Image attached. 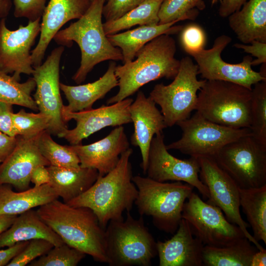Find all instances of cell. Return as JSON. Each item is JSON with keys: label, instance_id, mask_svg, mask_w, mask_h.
I'll use <instances>...</instances> for the list:
<instances>
[{"label": "cell", "instance_id": "6da1fadb", "mask_svg": "<svg viewBox=\"0 0 266 266\" xmlns=\"http://www.w3.org/2000/svg\"><path fill=\"white\" fill-rule=\"evenodd\" d=\"M39 217L66 244L100 263H108L105 229L86 207H74L58 199L36 210Z\"/></svg>", "mask_w": 266, "mask_h": 266}, {"label": "cell", "instance_id": "7a4b0ae2", "mask_svg": "<svg viewBox=\"0 0 266 266\" xmlns=\"http://www.w3.org/2000/svg\"><path fill=\"white\" fill-rule=\"evenodd\" d=\"M133 152L129 148L123 152L114 168L103 176L98 177L88 190L66 203L90 208L104 229L111 220L124 218L123 212H130L138 194L132 181L130 159Z\"/></svg>", "mask_w": 266, "mask_h": 266}, {"label": "cell", "instance_id": "3957f363", "mask_svg": "<svg viewBox=\"0 0 266 266\" xmlns=\"http://www.w3.org/2000/svg\"><path fill=\"white\" fill-rule=\"evenodd\" d=\"M176 45L169 34L159 35L143 46L135 60L116 66L115 70L119 91L107 100V104L122 100L134 94L151 81L162 78L173 79L180 66L175 57Z\"/></svg>", "mask_w": 266, "mask_h": 266}, {"label": "cell", "instance_id": "277c9868", "mask_svg": "<svg viewBox=\"0 0 266 266\" xmlns=\"http://www.w3.org/2000/svg\"><path fill=\"white\" fill-rule=\"evenodd\" d=\"M105 0H93L86 12L77 21L60 30L53 39L59 45L71 47L75 42L81 51L80 65L72 77L79 84L100 63L123 61L121 50L109 41L104 31L102 15Z\"/></svg>", "mask_w": 266, "mask_h": 266}, {"label": "cell", "instance_id": "5b68a950", "mask_svg": "<svg viewBox=\"0 0 266 266\" xmlns=\"http://www.w3.org/2000/svg\"><path fill=\"white\" fill-rule=\"evenodd\" d=\"M132 181L138 191L134 204L140 216H151L158 229L173 234L194 187L180 181L159 182L139 175L133 176Z\"/></svg>", "mask_w": 266, "mask_h": 266}, {"label": "cell", "instance_id": "8992f818", "mask_svg": "<svg viewBox=\"0 0 266 266\" xmlns=\"http://www.w3.org/2000/svg\"><path fill=\"white\" fill-rule=\"evenodd\" d=\"M252 92L240 85L206 80L198 94L196 110L205 119L234 129L250 128Z\"/></svg>", "mask_w": 266, "mask_h": 266}, {"label": "cell", "instance_id": "52a82bcc", "mask_svg": "<svg viewBox=\"0 0 266 266\" xmlns=\"http://www.w3.org/2000/svg\"><path fill=\"white\" fill-rule=\"evenodd\" d=\"M111 220L105 229L106 252L110 266H150L157 254L156 242L142 216Z\"/></svg>", "mask_w": 266, "mask_h": 266}, {"label": "cell", "instance_id": "ba28073f", "mask_svg": "<svg viewBox=\"0 0 266 266\" xmlns=\"http://www.w3.org/2000/svg\"><path fill=\"white\" fill-rule=\"evenodd\" d=\"M198 74V66L192 58L183 57L173 81L168 85L157 84L150 93L149 97L160 106L167 127L189 118L196 109L197 93L206 80H199Z\"/></svg>", "mask_w": 266, "mask_h": 266}, {"label": "cell", "instance_id": "9c48e42d", "mask_svg": "<svg viewBox=\"0 0 266 266\" xmlns=\"http://www.w3.org/2000/svg\"><path fill=\"white\" fill-rule=\"evenodd\" d=\"M213 158L239 188L266 185V146L252 135L228 143Z\"/></svg>", "mask_w": 266, "mask_h": 266}, {"label": "cell", "instance_id": "30bf717a", "mask_svg": "<svg viewBox=\"0 0 266 266\" xmlns=\"http://www.w3.org/2000/svg\"><path fill=\"white\" fill-rule=\"evenodd\" d=\"M182 131L179 140L166 145L190 157H213L221 148L238 138L252 135L249 128L234 129L212 122L198 112L176 123Z\"/></svg>", "mask_w": 266, "mask_h": 266}, {"label": "cell", "instance_id": "8fae6325", "mask_svg": "<svg viewBox=\"0 0 266 266\" xmlns=\"http://www.w3.org/2000/svg\"><path fill=\"white\" fill-rule=\"evenodd\" d=\"M182 218L188 222L193 234L204 245L221 247L245 237L241 229L230 222L219 207L203 201L193 192L184 203Z\"/></svg>", "mask_w": 266, "mask_h": 266}, {"label": "cell", "instance_id": "7c38bea8", "mask_svg": "<svg viewBox=\"0 0 266 266\" xmlns=\"http://www.w3.org/2000/svg\"><path fill=\"white\" fill-rule=\"evenodd\" d=\"M199 177L207 187L209 197L206 202L219 207L227 219L238 226L245 236L259 250L265 248L248 232L249 225L242 219L240 212L239 187L212 157H199Z\"/></svg>", "mask_w": 266, "mask_h": 266}, {"label": "cell", "instance_id": "4fadbf2b", "mask_svg": "<svg viewBox=\"0 0 266 266\" xmlns=\"http://www.w3.org/2000/svg\"><path fill=\"white\" fill-rule=\"evenodd\" d=\"M231 41L230 36L222 34L215 38L211 48L189 54L195 60L202 78L230 82L252 90L253 85L266 80V77L252 69L253 59L250 55L244 57L238 64H230L222 59L221 53Z\"/></svg>", "mask_w": 266, "mask_h": 266}, {"label": "cell", "instance_id": "5bb4252c", "mask_svg": "<svg viewBox=\"0 0 266 266\" xmlns=\"http://www.w3.org/2000/svg\"><path fill=\"white\" fill-rule=\"evenodd\" d=\"M65 50L60 45L54 49L45 61L33 67V78L36 83L33 99L40 112L49 119L47 131L58 135L67 129L62 117L63 106L60 94V64Z\"/></svg>", "mask_w": 266, "mask_h": 266}, {"label": "cell", "instance_id": "9a60e30c", "mask_svg": "<svg viewBox=\"0 0 266 266\" xmlns=\"http://www.w3.org/2000/svg\"><path fill=\"white\" fill-rule=\"evenodd\" d=\"M200 170L198 158L181 160L174 157L166 148L163 132L155 135L149 152L147 177L159 182H184L196 188L203 199L207 200L208 190L200 178Z\"/></svg>", "mask_w": 266, "mask_h": 266}, {"label": "cell", "instance_id": "2e32d148", "mask_svg": "<svg viewBox=\"0 0 266 266\" xmlns=\"http://www.w3.org/2000/svg\"><path fill=\"white\" fill-rule=\"evenodd\" d=\"M41 18L20 25L15 30L6 26L5 18L0 21V71L20 81L22 74H32L31 49L40 34Z\"/></svg>", "mask_w": 266, "mask_h": 266}, {"label": "cell", "instance_id": "e0dca14e", "mask_svg": "<svg viewBox=\"0 0 266 266\" xmlns=\"http://www.w3.org/2000/svg\"><path fill=\"white\" fill-rule=\"evenodd\" d=\"M126 98L111 105H102L96 109L78 112L62 110V117L65 122L72 119L76 123V127L68 129L58 136L66 139L71 145L79 144L82 140L92 134L106 127L122 126L132 122L129 111L133 101Z\"/></svg>", "mask_w": 266, "mask_h": 266}, {"label": "cell", "instance_id": "ac0fdd59", "mask_svg": "<svg viewBox=\"0 0 266 266\" xmlns=\"http://www.w3.org/2000/svg\"><path fill=\"white\" fill-rule=\"evenodd\" d=\"M17 142L11 153L0 164V185H12L18 191L30 188L31 176L39 166L50 163L40 153L37 136L25 138L18 135Z\"/></svg>", "mask_w": 266, "mask_h": 266}, {"label": "cell", "instance_id": "d6986e66", "mask_svg": "<svg viewBox=\"0 0 266 266\" xmlns=\"http://www.w3.org/2000/svg\"><path fill=\"white\" fill-rule=\"evenodd\" d=\"M68 146L78 156L81 167L96 169L99 177H101L115 168L121 155L130 148V143L124 128L120 126L95 142Z\"/></svg>", "mask_w": 266, "mask_h": 266}, {"label": "cell", "instance_id": "ffe728a7", "mask_svg": "<svg viewBox=\"0 0 266 266\" xmlns=\"http://www.w3.org/2000/svg\"><path fill=\"white\" fill-rule=\"evenodd\" d=\"M90 4L89 0H49L41 18L38 43L31 51L33 67L42 64L49 44L61 28L68 21L80 18Z\"/></svg>", "mask_w": 266, "mask_h": 266}, {"label": "cell", "instance_id": "44dd1931", "mask_svg": "<svg viewBox=\"0 0 266 266\" xmlns=\"http://www.w3.org/2000/svg\"><path fill=\"white\" fill-rule=\"evenodd\" d=\"M156 105L149 96L147 97L140 91L129 108L132 122L134 126L131 141L133 145L138 147L140 150L141 166L145 174L152 140L155 135L162 133L163 129L167 127L161 111Z\"/></svg>", "mask_w": 266, "mask_h": 266}, {"label": "cell", "instance_id": "7402d4cb", "mask_svg": "<svg viewBox=\"0 0 266 266\" xmlns=\"http://www.w3.org/2000/svg\"><path fill=\"white\" fill-rule=\"evenodd\" d=\"M204 245L182 218L173 236L156 242L160 266H202Z\"/></svg>", "mask_w": 266, "mask_h": 266}, {"label": "cell", "instance_id": "603a6c76", "mask_svg": "<svg viewBox=\"0 0 266 266\" xmlns=\"http://www.w3.org/2000/svg\"><path fill=\"white\" fill-rule=\"evenodd\" d=\"M116 63H109L105 73L98 80L83 85L70 86L60 83V87L68 101L62 110L78 112L92 109L93 104L103 98L113 88L118 85L115 73Z\"/></svg>", "mask_w": 266, "mask_h": 266}, {"label": "cell", "instance_id": "cb8c5ba5", "mask_svg": "<svg viewBox=\"0 0 266 266\" xmlns=\"http://www.w3.org/2000/svg\"><path fill=\"white\" fill-rule=\"evenodd\" d=\"M228 18L229 27L243 44L266 43V0H248Z\"/></svg>", "mask_w": 266, "mask_h": 266}, {"label": "cell", "instance_id": "d4e9b609", "mask_svg": "<svg viewBox=\"0 0 266 266\" xmlns=\"http://www.w3.org/2000/svg\"><path fill=\"white\" fill-rule=\"evenodd\" d=\"M34 239L47 240L54 246H60L65 243L41 220L36 211L32 209L17 216L11 226L0 234V249Z\"/></svg>", "mask_w": 266, "mask_h": 266}, {"label": "cell", "instance_id": "484cf974", "mask_svg": "<svg viewBox=\"0 0 266 266\" xmlns=\"http://www.w3.org/2000/svg\"><path fill=\"white\" fill-rule=\"evenodd\" d=\"M179 21L155 25L139 26L135 29L121 33L107 35L110 43L119 48L123 56V64L133 60L136 53L146 43L155 37L164 34L177 33L182 30V26H175Z\"/></svg>", "mask_w": 266, "mask_h": 266}, {"label": "cell", "instance_id": "4316f807", "mask_svg": "<svg viewBox=\"0 0 266 266\" xmlns=\"http://www.w3.org/2000/svg\"><path fill=\"white\" fill-rule=\"evenodd\" d=\"M49 184L63 202L69 201L88 190L99 177L96 169L90 168H67L50 165Z\"/></svg>", "mask_w": 266, "mask_h": 266}, {"label": "cell", "instance_id": "83f0119b", "mask_svg": "<svg viewBox=\"0 0 266 266\" xmlns=\"http://www.w3.org/2000/svg\"><path fill=\"white\" fill-rule=\"evenodd\" d=\"M49 184L15 192L8 184L0 185V215H18L58 199Z\"/></svg>", "mask_w": 266, "mask_h": 266}, {"label": "cell", "instance_id": "f1b7e54d", "mask_svg": "<svg viewBox=\"0 0 266 266\" xmlns=\"http://www.w3.org/2000/svg\"><path fill=\"white\" fill-rule=\"evenodd\" d=\"M251 243L243 237L221 247L204 245L203 266H251L252 257L259 250Z\"/></svg>", "mask_w": 266, "mask_h": 266}, {"label": "cell", "instance_id": "f546056e", "mask_svg": "<svg viewBox=\"0 0 266 266\" xmlns=\"http://www.w3.org/2000/svg\"><path fill=\"white\" fill-rule=\"evenodd\" d=\"M239 204L257 241L266 244V185L259 188L239 187Z\"/></svg>", "mask_w": 266, "mask_h": 266}, {"label": "cell", "instance_id": "4dcf8cb0", "mask_svg": "<svg viewBox=\"0 0 266 266\" xmlns=\"http://www.w3.org/2000/svg\"><path fill=\"white\" fill-rule=\"evenodd\" d=\"M164 0H147L120 17L103 23L106 35L136 26L159 24V12Z\"/></svg>", "mask_w": 266, "mask_h": 266}, {"label": "cell", "instance_id": "1f68e13d", "mask_svg": "<svg viewBox=\"0 0 266 266\" xmlns=\"http://www.w3.org/2000/svg\"><path fill=\"white\" fill-rule=\"evenodd\" d=\"M36 83L33 77L20 83L12 76L0 71V101L12 105L24 106L35 111L37 105L31 96L35 90Z\"/></svg>", "mask_w": 266, "mask_h": 266}, {"label": "cell", "instance_id": "d6a6232c", "mask_svg": "<svg viewBox=\"0 0 266 266\" xmlns=\"http://www.w3.org/2000/svg\"><path fill=\"white\" fill-rule=\"evenodd\" d=\"M47 131L37 137V144L41 154L53 166L78 168L80 161L76 154L68 146L55 142Z\"/></svg>", "mask_w": 266, "mask_h": 266}, {"label": "cell", "instance_id": "836d02e7", "mask_svg": "<svg viewBox=\"0 0 266 266\" xmlns=\"http://www.w3.org/2000/svg\"><path fill=\"white\" fill-rule=\"evenodd\" d=\"M205 7L204 0H164L159 12V24L194 20Z\"/></svg>", "mask_w": 266, "mask_h": 266}, {"label": "cell", "instance_id": "e575fe53", "mask_svg": "<svg viewBox=\"0 0 266 266\" xmlns=\"http://www.w3.org/2000/svg\"><path fill=\"white\" fill-rule=\"evenodd\" d=\"M251 104L250 129L252 136L266 146V80L254 85Z\"/></svg>", "mask_w": 266, "mask_h": 266}, {"label": "cell", "instance_id": "d590c367", "mask_svg": "<svg viewBox=\"0 0 266 266\" xmlns=\"http://www.w3.org/2000/svg\"><path fill=\"white\" fill-rule=\"evenodd\" d=\"M12 118L17 136L33 138L47 131L49 126V118L44 114L29 113L23 109L12 113Z\"/></svg>", "mask_w": 266, "mask_h": 266}, {"label": "cell", "instance_id": "8d00e7d4", "mask_svg": "<svg viewBox=\"0 0 266 266\" xmlns=\"http://www.w3.org/2000/svg\"><path fill=\"white\" fill-rule=\"evenodd\" d=\"M86 254L64 243L54 246L46 254L30 263V266H76Z\"/></svg>", "mask_w": 266, "mask_h": 266}, {"label": "cell", "instance_id": "74e56055", "mask_svg": "<svg viewBox=\"0 0 266 266\" xmlns=\"http://www.w3.org/2000/svg\"><path fill=\"white\" fill-rule=\"evenodd\" d=\"M53 247L54 245L51 242L44 239L31 240L25 248L6 266H26L36 258L46 254Z\"/></svg>", "mask_w": 266, "mask_h": 266}, {"label": "cell", "instance_id": "f35d334b", "mask_svg": "<svg viewBox=\"0 0 266 266\" xmlns=\"http://www.w3.org/2000/svg\"><path fill=\"white\" fill-rule=\"evenodd\" d=\"M180 42L188 54L204 49L206 37L203 29L199 25L189 24L181 31Z\"/></svg>", "mask_w": 266, "mask_h": 266}, {"label": "cell", "instance_id": "ab89813d", "mask_svg": "<svg viewBox=\"0 0 266 266\" xmlns=\"http://www.w3.org/2000/svg\"><path fill=\"white\" fill-rule=\"evenodd\" d=\"M48 0H13L14 16L29 21L41 18Z\"/></svg>", "mask_w": 266, "mask_h": 266}, {"label": "cell", "instance_id": "60d3db41", "mask_svg": "<svg viewBox=\"0 0 266 266\" xmlns=\"http://www.w3.org/2000/svg\"><path fill=\"white\" fill-rule=\"evenodd\" d=\"M147 0H107L102 11L105 21L116 19Z\"/></svg>", "mask_w": 266, "mask_h": 266}, {"label": "cell", "instance_id": "b9f144b4", "mask_svg": "<svg viewBox=\"0 0 266 266\" xmlns=\"http://www.w3.org/2000/svg\"><path fill=\"white\" fill-rule=\"evenodd\" d=\"M249 44L250 45L237 43H235L233 46L242 49L245 52L257 58L252 61V66L266 63V43L254 40Z\"/></svg>", "mask_w": 266, "mask_h": 266}, {"label": "cell", "instance_id": "7bdbcfd3", "mask_svg": "<svg viewBox=\"0 0 266 266\" xmlns=\"http://www.w3.org/2000/svg\"><path fill=\"white\" fill-rule=\"evenodd\" d=\"M12 105L0 101V131L11 136H17L12 115Z\"/></svg>", "mask_w": 266, "mask_h": 266}, {"label": "cell", "instance_id": "ee69618b", "mask_svg": "<svg viewBox=\"0 0 266 266\" xmlns=\"http://www.w3.org/2000/svg\"><path fill=\"white\" fill-rule=\"evenodd\" d=\"M29 241L19 242L6 249H0V266H6L25 248Z\"/></svg>", "mask_w": 266, "mask_h": 266}, {"label": "cell", "instance_id": "f6af8a7d", "mask_svg": "<svg viewBox=\"0 0 266 266\" xmlns=\"http://www.w3.org/2000/svg\"><path fill=\"white\" fill-rule=\"evenodd\" d=\"M17 142V136H11L0 131V163L11 153Z\"/></svg>", "mask_w": 266, "mask_h": 266}, {"label": "cell", "instance_id": "bcb514c9", "mask_svg": "<svg viewBox=\"0 0 266 266\" xmlns=\"http://www.w3.org/2000/svg\"><path fill=\"white\" fill-rule=\"evenodd\" d=\"M248 0H221L218 13L222 18H227L239 10Z\"/></svg>", "mask_w": 266, "mask_h": 266}, {"label": "cell", "instance_id": "7dc6e473", "mask_svg": "<svg viewBox=\"0 0 266 266\" xmlns=\"http://www.w3.org/2000/svg\"><path fill=\"white\" fill-rule=\"evenodd\" d=\"M50 181V174L46 166H37L31 174V182L34 184V186L49 184Z\"/></svg>", "mask_w": 266, "mask_h": 266}, {"label": "cell", "instance_id": "c3c4849f", "mask_svg": "<svg viewBox=\"0 0 266 266\" xmlns=\"http://www.w3.org/2000/svg\"><path fill=\"white\" fill-rule=\"evenodd\" d=\"M17 216L9 214L0 215V234L11 226Z\"/></svg>", "mask_w": 266, "mask_h": 266}, {"label": "cell", "instance_id": "681fc988", "mask_svg": "<svg viewBox=\"0 0 266 266\" xmlns=\"http://www.w3.org/2000/svg\"><path fill=\"white\" fill-rule=\"evenodd\" d=\"M266 266V250H258L253 256L251 266Z\"/></svg>", "mask_w": 266, "mask_h": 266}, {"label": "cell", "instance_id": "f907efd6", "mask_svg": "<svg viewBox=\"0 0 266 266\" xmlns=\"http://www.w3.org/2000/svg\"><path fill=\"white\" fill-rule=\"evenodd\" d=\"M12 5V0H0V19L5 18L8 15Z\"/></svg>", "mask_w": 266, "mask_h": 266}, {"label": "cell", "instance_id": "816d5d0a", "mask_svg": "<svg viewBox=\"0 0 266 266\" xmlns=\"http://www.w3.org/2000/svg\"><path fill=\"white\" fill-rule=\"evenodd\" d=\"M218 0H211V3H212V5L216 3L217 1H218Z\"/></svg>", "mask_w": 266, "mask_h": 266}, {"label": "cell", "instance_id": "f5cc1de1", "mask_svg": "<svg viewBox=\"0 0 266 266\" xmlns=\"http://www.w3.org/2000/svg\"><path fill=\"white\" fill-rule=\"evenodd\" d=\"M91 2L93 0H89Z\"/></svg>", "mask_w": 266, "mask_h": 266}]
</instances>
